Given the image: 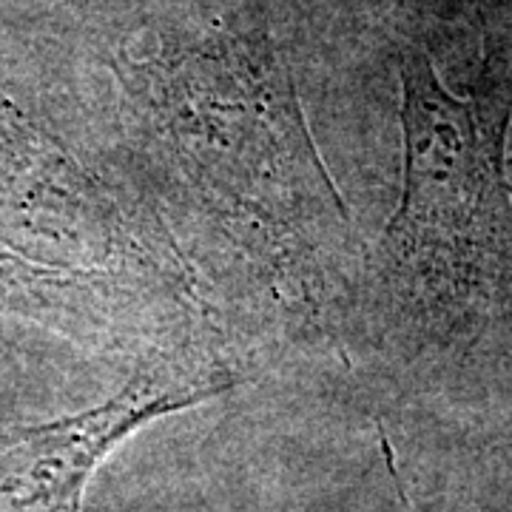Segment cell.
Returning <instances> with one entry per match:
<instances>
[{
    "mask_svg": "<svg viewBox=\"0 0 512 512\" xmlns=\"http://www.w3.org/2000/svg\"><path fill=\"white\" fill-rule=\"evenodd\" d=\"M402 74L404 191L382 237L384 262L461 296H512V191L504 140L512 52L487 60L470 97L444 89L430 57L407 46Z\"/></svg>",
    "mask_w": 512,
    "mask_h": 512,
    "instance_id": "6da1fadb",
    "label": "cell"
},
{
    "mask_svg": "<svg viewBox=\"0 0 512 512\" xmlns=\"http://www.w3.org/2000/svg\"><path fill=\"white\" fill-rule=\"evenodd\" d=\"M225 387L228 384L222 382L140 370L123 393L106 404L23 433L9 447V456L18 458L20 473L26 476L20 507L26 512H80L86 481L131 430L163 413L202 402Z\"/></svg>",
    "mask_w": 512,
    "mask_h": 512,
    "instance_id": "7a4b0ae2",
    "label": "cell"
}]
</instances>
